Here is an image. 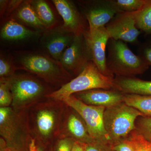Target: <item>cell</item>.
Instances as JSON below:
<instances>
[{
    "mask_svg": "<svg viewBox=\"0 0 151 151\" xmlns=\"http://www.w3.org/2000/svg\"><path fill=\"white\" fill-rule=\"evenodd\" d=\"M2 151H17L13 148L11 147L2 148Z\"/></svg>",
    "mask_w": 151,
    "mask_h": 151,
    "instance_id": "obj_33",
    "label": "cell"
},
{
    "mask_svg": "<svg viewBox=\"0 0 151 151\" xmlns=\"http://www.w3.org/2000/svg\"><path fill=\"white\" fill-rule=\"evenodd\" d=\"M119 11L110 1L90 9L86 16L89 32L105 27L116 16Z\"/></svg>",
    "mask_w": 151,
    "mask_h": 151,
    "instance_id": "obj_12",
    "label": "cell"
},
{
    "mask_svg": "<svg viewBox=\"0 0 151 151\" xmlns=\"http://www.w3.org/2000/svg\"><path fill=\"white\" fill-rule=\"evenodd\" d=\"M136 132L144 139L151 142V117L140 116L135 123Z\"/></svg>",
    "mask_w": 151,
    "mask_h": 151,
    "instance_id": "obj_23",
    "label": "cell"
},
{
    "mask_svg": "<svg viewBox=\"0 0 151 151\" xmlns=\"http://www.w3.org/2000/svg\"><path fill=\"white\" fill-rule=\"evenodd\" d=\"M96 89L119 91L114 78L104 75L94 63L90 60L75 78L47 96L54 100L63 102L68 97L75 93Z\"/></svg>",
    "mask_w": 151,
    "mask_h": 151,
    "instance_id": "obj_1",
    "label": "cell"
},
{
    "mask_svg": "<svg viewBox=\"0 0 151 151\" xmlns=\"http://www.w3.org/2000/svg\"><path fill=\"white\" fill-rule=\"evenodd\" d=\"M17 16L22 21L33 27L40 29L46 28L39 19L30 2L24 3L20 7Z\"/></svg>",
    "mask_w": 151,
    "mask_h": 151,
    "instance_id": "obj_19",
    "label": "cell"
},
{
    "mask_svg": "<svg viewBox=\"0 0 151 151\" xmlns=\"http://www.w3.org/2000/svg\"><path fill=\"white\" fill-rule=\"evenodd\" d=\"M86 151H115L110 143L94 141L86 144Z\"/></svg>",
    "mask_w": 151,
    "mask_h": 151,
    "instance_id": "obj_27",
    "label": "cell"
},
{
    "mask_svg": "<svg viewBox=\"0 0 151 151\" xmlns=\"http://www.w3.org/2000/svg\"><path fill=\"white\" fill-rule=\"evenodd\" d=\"M55 115L50 110H42L38 113L37 125L39 132L44 137H48L51 134L55 123Z\"/></svg>",
    "mask_w": 151,
    "mask_h": 151,
    "instance_id": "obj_18",
    "label": "cell"
},
{
    "mask_svg": "<svg viewBox=\"0 0 151 151\" xmlns=\"http://www.w3.org/2000/svg\"><path fill=\"white\" fill-rule=\"evenodd\" d=\"M74 141L70 139H65L60 141L57 151H71Z\"/></svg>",
    "mask_w": 151,
    "mask_h": 151,
    "instance_id": "obj_29",
    "label": "cell"
},
{
    "mask_svg": "<svg viewBox=\"0 0 151 151\" xmlns=\"http://www.w3.org/2000/svg\"><path fill=\"white\" fill-rule=\"evenodd\" d=\"M130 135L134 141L137 151H151V142L144 139L135 130Z\"/></svg>",
    "mask_w": 151,
    "mask_h": 151,
    "instance_id": "obj_26",
    "label": "cell"
},
{
    "mask_svg": "<svg viewBox=\"0 0 151 151\" xmlns=\"http://www.w3.org/2000/svg\"><path fill=\"white\" fill-rule=\"evenodd\" d=\"M34 32L24 26L13 20L9 21L3 26L1 35L8 40H18L30 37Z\"/></svg>",
    "mask_w": 151,
    "mask_h": 151,
    "instance_id": "obj_16",
    "label": "cell"
},
{
    "mask_svg": "<svg viewBox=\"0 0 151 151\" xmlns=\"http://www.w3.org/2000/svg\"><path fill=\"white\" fill-rule=\"evenodd\" d=\"M88 105L108 108L124 102L125 94L118 90L96 89L73 94Z\"/></svg>",
    "mask_w": 151,
    "mask_h": 151,
    "instance_id": "obj_10",
    "label": "cell"
},
{
    "mask_svg": "<svg viewBox=\"0 0 151 151\" xmlns=\"http://www.w3.org/2000/svg\"><path fill=\"white\" fill-rule=\"evenodd\" d=\"M31 3L39 19L45 28H49L52 26L55 22V17L48 4L42 0Z\"/></svg>",
    "mask_w": 151,
    "mask_h": 151,
    "instance_id": "obj_20",
    "label": "cell"
},
{
    "mask_svg": "<svg viewBox=\"0 0 151 151\" xmlns=\"http://www.w3.org/2000/svg\"><path fill=\"white\" fill-rule=\"evenodd\" d=\"M90 60L89 49L83 34L75 36L72 43L65 50L59 61L68 73L78 75Z\"/></svg>",
    "mask_w": 151,
    "mask_h": 151,
    "instance_id": "obj_6",
    "label": "cell"
},
{
    "mask_svg": "<svg viewBox=\"0 0 151 151\" xmlns=\"http://www.w3.org/2000/svg\"><path fill=\"white\" fill-rule=\"evenodd\" d=\"M21 63L26 70L52 83L59 82L65 78V76L69 75L59 61L48 57L30 55L23 57Z\"/></svg>",
    "mask_w": 151,
    "mask_h": 151,
    "instance_id": "obj_5",
    "label": "cell"
},
{
    "mask_svg": "<svg viewBox=\"0 0 151 151\" xmlns=\"http://www.w3.org/2000/svg\"><path fill=\"white\" fill-rule=\"evenodd\" d=\"M38 147L35 145V140L32 139L29 145V151H37Z\"/></svg>",
    "mask_w": 151,
    "mask_h": 151,
    "instance_id": "obj_32",
    "label": "cell"
},
{
    "mask_svg": "<svg viewBox=\"0 0 151 151\" xmlns=\"http://www.w3.org/2000/svg\"><path fill=\"white\" fill-rule=\"evenodd\" d=\"M12 67L10 63L3 58L0 59V76L2 78L12 74L13 72Z\"/></svg>",
    "mask_w": 151,
    "mask_h": 151,
    "instance_id": "obj_28",
    "label": "cell"
},
{
    "mask_svg": "<svg viewBox=\"0 0 151 151\" xmlns=\"http://www.w3.org/2000/svg\"><path fill=\"white\" fill-rule=\"evenodd\" d=\"M67 127L68 131L75 139V141L86 144L94 142L89 134L85 122L78 113L70 115L68 118Z\"/></svg>",
    "mask_w": 151,
    "mask_h": 151,
    "instance_id": "obj_15",
    "label": "cell"
},
{
    "mask_svg": "<svg viewBox=\"0 0 151 151\" xmlns=\"http://www.w3.org/2000/svg\"><path fill=\"white\" fill-rule=\"evenodd\" d=\"M137 12L118 13L105 26L110 38L129 43L135 42L140 34L136 25Z\"/></svg>",
    "mask_w": 151,
    "mask_h": 151,
    "instance_id": "obj_7",
    "label": "cell"
},
{
    "mask_svg": "<svg viewBox=\"0 0 151 151\" xmlns=\"http://www.w3.org/2000/svg\"><path fill=\"white\" fill-rule=\"evenodd\" d=\"M52 2L63 19L64 29L75 36L84 33V20L72 3L66 0H53Z\"/></svg>",
    "mask_w": 151,
    "mask_h": 151,
    "instance_id": "obj_11",
    "label": "cell"
},
{
    "mask_svg": "<svg viewBox=\"0 0 151 151\" xmlns=\"http://www.w3.org/2000/svg\"><path fill=\"white\" fill-rule=\"evenodd\" d=\"M106 63L108 70L117 77H132L142 74L149 65L122 41L109 40Z\"/></svg>",
    "mask_w": 151,
    "mask_h": 151,
    "instance_id": "obj_2",
    "label": "cell"
},
{
    "mask_svg": "<svg viewBox=\"0 0 151 151\" xmlns=\"http://www.w3.org/2000/svg\"><path fill=\"white\" fill-rule=\"evenodd\" d=\"M124 102L139 111L143 116L151 117V96L125 94Z\"/></svg>",
    "mask_w": 151,
    "mask_h": 151,
    "instance_id": "obj_17",
    "label": "cell"
},
{
    "mask_svg": "<svg viewBox=\"0 0 151 151\" xmlns=\"http://www.w3.org/2000/svg\"><path fill=\"white\" fill-rule=\"evenodd\" d=\"M140 116H144L124 102L105 108L103 121L111 145L128 137L136 129V120Z\"/></svg>",
    "mask_w": 151,
    "mask_h": 151,
    "instance_id": "obj_3",
    "label": "cell"
},
{
    "mask_svg": "<svg viewBox=\"0 0 151 151\" xmlns=\"http://www.w3.org/2000/svg\"><path fill=\"white\" fill-rule=\"evenodd\" d=\"M114 81L118 90L124 94L151 96V81L135 77H116Z\"/></svg>",
    "mask_w": 151,
    "mask_h": 151,
    "instance_id": "obj_14",
    "label": "cell"
},
{
    "mask_svg": "<svg viewBox=\"0 0 151 151\" xmlns=\"http://www.w3.org/2000/svg\"><path fill=\"white\" fill-rule=\"evenodd\" d=\"M14 107L22 108L42 96L45 88L39 81L28 77H20L9 80Z\"/></svg>",
    "mask_w": 151,
    "mask_h": 151,
    "instance_id": "obj_8",
    "label": "cell"
},
{
    "mask_svg": "<svg viewBox=\"0 0 151 151\" xmlns=\"http://www.w3.org/2000/svg\"><path fill=\"white\" fill-rule=\"evenodd\" d=\"M142 58L148 65H151V47L145 49Z\"/></svg>",
    "mask_w": 151,
    "mask_h": 151,
    "instance_id": "obj_30",
    "label": "cell"
},
{
    "mask_svg": "<svg viewBox=\"0 0 151 151\" xmlns=\"http://www.w3.org/2000/svg\"><path fill=\"white\" fill-rule=\"evenodd\" d=\"M12 94L11 92L9 81L1 78L0 84V106L9 107L12 103Z\"/></svg>",
    "mask_w": 151,
    "mask_h": 151,
    "instance_id": "obj_24",
    "label": "cell"
},
{
    "mask_svg": "<svg viewBox=\"0 0 151 151\" xmlns=\"http://www.w3.org/2000/svg\"><path fill=\"white\" fill-rule=\"evenodd\" d=\"M136 21L138 29L151 34V0L144 8L137 12Z\"/></svg>",
    "mask_w": 151,
    "mask_h": 151,
    "instance_id": "obj_22",
    "label": "cell"
},
{
    "mask_svg": "<svg viewBox=\"0 0 151 151\" xmlns=\"http://www.w3.org/2000/svg\"><path fill=\"white\" fill-rule=\"evenodd\" d=\"M115 151H137L134 141L131 135L122 140L112 145Z\"/></svg>",
    "mask_w": 151,
    "mask_h": 151,
    "instance_id": "obj_25",
    "label": "cell"
},
{
    "mask_svg": "<svg viewBox=\"0 0 151 151\" xmlns=\"http://www.w3.org/2000/svg\"><path fill=\"white\" fill-rule=\"evenodd\" d=\"M75 36L65 29L64 31L54 32L47 39L45 47L53 58L59 61L65 50L72 43Z\"/></svg>",
    "mask_w": 151,
    "mask_h": 151,
    "instance_id": "obj_13",
    "label": "cell"
},
{
    "mask_svg": "<svg viewBox=\"0 0 151 151\" xmlns=\"http://www.w3.org/2000/svg\"><path fill=\"white\" fill-rule=\"evenodd\" d=\"M63 102L83 119L93 141L111 144L103 121L105 107L87 105L73 95L68 97Z\"/></svg>",
    "mask_w": 151,
    "mask_h": 151,
    "instance_id": "obj_4",
    "label": "cell"
},
{
    "mask_svg": "<svg viewBox=\"0 0 151 151\" xmlns=\"http://www.w3.org/2000/svg\"><path fill=\"white\" fill-rule=\"evenodd\" d=\"M84 35L91 61L103 74L114 78V75L108 70L106 63V47L110 38L105 27L92 32L86 31Z\"/></svg>",
    "mask_w": 151,
    "mask_h": 151,
    "instance_id": "obj_9",
    "label": "cell"
},
{
    "mask_svg": "<svg viewBox=\"0 0 151 151\" xmlns=\"http://www.w3.org/2000/svg\"><path fill=\"white\" fill-rule=\"evenodd\" d=\"M37 151H43V150H42V149L41 148H40V147H38V149H37Z\"/></svg>",
    "mask_w": 151,
    "mask_h": 151,
    "instance_id": "obj_34",
    "label": "cell"
},
{
    "mask_svg": "<svg viewBox=\"0 0 151 151\" xmlns=\"http://www.w3.org/2000/svg\"><path fill=\"white\" fill-rule=\"evenodd\" d=\"M119 12H135L141 10L150 0H115L110 1Z\"/></svg>",
    "mask_w": 151,
    "mask_h": 151,
    "instance_id": "obj_21",
    "label": "cell"
},
{
    "mask_svg": "<svg viewBox=\"0 0 151 151\" xmlns=\"http://www.w3.org/2000/svg\"><path fill=\"white\" fill-rule=\"evenodd\" d=\"M86 144L78 141H74L71 151H86Z\"/></svg>",
    "mask_w": 151,
    "mask_h": 151,
    "instance_id": "obj_31",
    "label": "cell"
}]
</instances>
